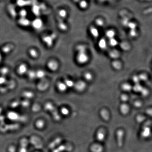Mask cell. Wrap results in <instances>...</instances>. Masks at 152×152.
<instances>
[{"mask_svg":"<svg viewBox=\"0 0 152 152\" xmlns=\"http://www.w3.org/2000/svg\"><path fill=\"white\" fill-rule=\"evenodd\" d=\"M77 61L79 64H86L88 60V57L86 52L78 53L77 57Z\"/></svg>","mask_w":152,"mask_h":152,"instance_id":"cell-1","label":"cell"},{"mask_svg":"<svg viewBox=\"0 0 152 152\" xmlns=\"http://www.w3.org/2000/svg\"><path fill=\"white\" fill-rule=\"evenodd\" d=\"M124 131L122 129H119L116 132V137L118 147H122L123 140Z\"/></svg>","mask_w":152,"mask_h":152,"instance_id":"cell-2","label":"cell"},{"mask_svg":"<svg viewBox=\"0 0 152 152\" xmlns=\"http://www.w3.org/2000/svg\"><path fill=\"white\" fill-rule=\"evenodd\" d=\"M96 139L97 140L100 142H103L105 139L106 137V131L103 128H100L98 131L96 133Z\"/></svg>","mask_w":152,"mask_h":152,"instance_id":"cell-3","label":"cell"},{"mask_svg":"<svg viewBox=\"0 0 152 152\" xmlns=\"http://www.w3.org/2000/svg\"><path fill=\"white\" fill-rule=\"evenodd\" d=\"M74 86L77 91L79 92H82L86 89V83L83 81H79L75 84Z\"/></svg>","mask_w":152,"mask_h":152,"instance_id":"cell-4","label":"cell"},{"mask_svg":"<svg viewBox=\"0 0 152 152\" xmlns=\"http://www.w3.org/2000/svg\"><path fill=\"white\" fill-rule=\"evenodd\" d=\"M104 148L102 146L99 144H92L90 148V150L91 152H103Z\"/></svg>","mask_w":152,"mask_h":152,"instance_id":"cell-5","label":"cell"},{"mask_svg":"<svg viewBox=\"0 0 152 152\" xmlns=\"http://www.w3.org/2000/svg\"><path fill=\"white\" fill-rule=\"evenodd\" d=\"M47 66L52 71H55L58 68V64L55 60H51L47 64Z\"/></svg>","mask_w":152,"mask_h":152,"instance_id":"cell-6","label":"cell"},{"mask_svg":"<svg viewBox=\"0 0 152 152\" xmlns=\"http://www.w3.org/2000/svg\"><path fill=\"white\" fill-rule=\"evenodd\" d=\"M72 148L71 145H68V144H65L60 146L58 149H57V152H65V151H71Z\"/></svg>","mask_w":152,"mask_h":152,"instance_id":"cell-7","label":"cell"},{"mask_svg":"<svg viewBox=\"0 0 152 152\" xmlns=\"http://www.w3.org/2000/svg\"><path fill=\"white\" fill-rule=\"evenodd\" d=\"M27 71V67L25 64L20 65L18 68V73L20 75H23L24 74H25Z\"/></svg>","mask_w":152,"mask_h":152,"instance_id":"cell-8","label":"cell"},{"mask_svg":"<svg viewBox=\"0 0 152 152\" xmlns=\"http://www.w3.org/2000/svg\"><path fill=\"white\" fill-rule=\"evenodd\" d=\"M100 115L102 118L105 121H108L109 119V114L106 109H103L100 112Z\"/></svg>","mask_w":152,"mask_h":152,"instance_id":"cell-9","label":"cell"},{"mask_svg":"<svg viewBox=\"0 0 152 152\" xmlns=\"http://www.w3.org/2000/svg\"><path fill=\"white\" fill-rule=\"evenodd\" d=\"M120 111L123 115H126L129 112V108L128 105L126 104H122L120 106Z\"/></svg>","mask_w":152,"mask_h":152,"instance_id":"cell-10","label":"cell"},{"mask_svg":"<svg viewBox=\"0 0 152 152\" xmlns=\"http://www.w3.org/2000/svg\"><path fill=\"white\" fill-rule=\"evenodd\" d=\"M57 87L59 91L61 92H65L68 88L64 82H58L57 84Z\"/></svg>","mask_w":152,"mask_h":152,"instance_id":"cell-11","label":"cell"},{"mask_svg":"<svg viewBox=\"0 0 152 152\" xmlns=\"http://www.w3.org/2000/svg\"><path fill=\"white\" fill-rule=\"evenodd\" d=\"M112 66L116 70H119L121 68V64L118 61H115L112 63Z\"/></svg>","mask_w":152,"mask_h":152,"instance_id":"cell-12","label":"cell"},{"mask_svg":"<svg viewBox=\"0 0 152 152\" xmlns=\"http://www.w3.org/2000/svg\"><path fill=\"white\" fill-rule=\"evenodd\" d=\"M99 46L100 48L102 49H105L107 47V44L105 40H102L99 42Z\"/></svg>","mask_w":152,"mask_h":152,"instance_id":"cell-13","label":"cell"},{"mask_svg":"<svg viewBox=\"0 0 152 152\" xmlns=\"http://www.w3.org/2000/svg\"><path fill=\"white\" fill-rule=\"evenodd\" d=\"M64 83L67 87V88H71L75 86V83L73 81L68 79H66V80H65Z\"/></svg>","mask_w":152,"mask_h":152,"instance_id":"cell-14","label":"cell"},{"mask_svg":"<svg viewBox=\"0 0 152 152\" xmlns=\"http://www.w3.org/2000/svg\"><path fill=\"white\" fill-rule=\"evenodd\" d=\"M29 55L31 57H33V58H36L38 56V52L36 50L34 49H31L29 50Z\"/></svg>","mask_w":152,"mask_h":152,"instance_id":"cell-15","label":"cell"},{"mask_svg":"<svg viewBox=\"0 0 152 152\" xmlns=\"http://www.w3.org/2000/svg\"><path fill=\"white\" fill-rule=\"evenodd\" d=\"M150 133V131L148 128H145L144 129V130L142 132V135L143 137H149Z\"/></svg>","mask_w":152,"mask_h":152,"instance_id":"cell-16","label":"cell"},{"mask_svg":"<svg viewBox=\"0 0 152 152\" xmlns=\"http://www.w3.org/2000/svg\"><path fill=\"white\" fill-rule=\"evenodd\" d=\"M36 76L38 78H43L45 77V73L44 71L40 70L36 72Z\"/></svg>","mask_w":152,"mask_h":152,"instance_id":"cell-17","label":"cell"},{"mask_svg":"<svg viewBox=\"0 0 152 152\" xmlns=\"http://www.w3.org/2000/svg\"><path fill=\"white\" fill-rule=\"evenodd\" d=\"M119 53L117 50H112L109 53V55L112 58H116L119 56Z\"/></svg>","mask_w":152,"mask_h":152,"instance_id":"cell-18","label":"cell"},{"mask_svg":"<svg viewBox=\"0 0 152 152\" xmlns=\"http://www.w3.org/2000/svg\"><path fill=\"white\" fill-rule=\"evenodd\" d=\"M77 49L78 53L86 52V47L84 45H79L77 47Z\"/></svg>","mask_w":152,"mask_h":152,"instance_id":"cell-19","label":"cell"},{"mask_svg":"<svg viewBox=\"0 0 152 152\" xmlns=\"http://www.w3.org/2000/svg\"><path fill=\"white\" fill-rule=\"evenodd\" d=\"M85 78L88 81H91L93 79V76L89 72L86 73L84 75Z\"/></svg>","mask_w":152,"mask_h":152,"instance_id":"cell-20","label":"cell"},{"mask_svg":"<svg viewBox=\"0 0 152 152\" xmlns=\"http://www.w3.org/2000/svg\"><path fill=\"white\" fill-rule=\"evenodd\" d=\"M109 44L112 47H115L117 45V42L114 38H111L109 41Z\"/></svg>","mask_w":152,"mask_h":152,"instance_id":"cell-21","label":"cell"},{"mask_svg":"<svg viewBox=\"0 0 152 152\" xmlns=\"http://www.w3.org/2000/svg\"><path fill=\"white\" fill-rule=\"evenodd\" d=\"M61 112V113L63 115H65V116L68 115L69 113V109H67L66 108H65V107L62 109Z\"/></svg>","mask_w":152,"mask_h":152,"instance_id":"cell-22","label":"cell"},{"mask_svg":"<svg viewBox=\"0 0 152 152\" xmlns=\"http://www.w3.org/2000/svg\"><path fill=\"white\" fill-rule=\"evenodd\" d=\"M122 88L123 90H124V91H129L130 90L131 86H130L128 84H123L122 85Z\"/></svg>","mask_w":152,"mask_h":152,"instance_id":"cell-23","label":"cell"},{"mask_svg":"<svg viewBox=\"0 0 152 152\" xmlns=\"http://www.w3.org/2000/svg\"><path fill=\"white\" fill-rule=\"evenodd\" d=\"M107 36L108 37L110 38V39L113 38L114 36V33L112 32H109L107 33Z\"/></svg>","mask_w":152,"mask_h":152,"instance_id":"cell-24","label":"cell"},{"mask_svg":"<svg viewBox=\"0 0 152 152\" xmlns=\"http://www.w3.org/2000/svg\"><path fill=\"white\" fill-rule=\"evenodd\" d=\"M121 99L122 101H126L127 100V97L125 95H122L121 96Z\"/></svg>","mask_w":152,"mask_h":152,"instance_id":"cell-25","label":"cell"},{"mask_svg":"<svg viewBox=\"0 0 152 152\" xmlns=\"http://www.w3.org/2000/svg\"><path fill=\"white\" fill-rule=\"evenodd\" d=\"M2 58V57H1V54H0V62L1 61V58Z\"/></svg>","mask_w":152,"mask_h":152,"instance_id":"cell-26","label":"cell"}]
</instances>
